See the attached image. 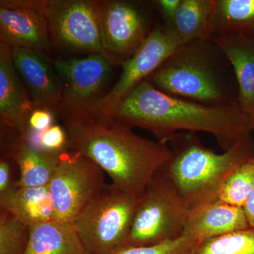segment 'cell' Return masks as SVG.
<instances>
[{"mask_svg": "<svg viewBox=\"0 0 254 254\" xmlns=\"http://www.w3.org/2000/svg\"><path fill=\"white\" fill-rule=\"evenodd\" d=\"M59 117L67 133V149L91 160L113 186L137 198L173 154L168 144L138 136L112 117L90 110Z\"/></svg>", "mask_w": 254, "mask_h": 254, "instance_id": "6da1fadb", "label": "cell"}, {"mask_svg": "<svg viewBox=\"0 0 254 254\" xmlns=\"http://www.w3.org/2000/svg\"><path fill=\"white\" fill-rule=\"evenodd\" d=\"M213 40L233 68L238 85L239 105L254 119V39L224 35Z\"/></svg>", "mask_w": 254, "mask_h": 254, "instance_id": "e0dca14e", "label": "cell"}, {"mask_svg": "<svg viewBox=\"0 0 254 254\" xmlns=\"http://www.w3.org/2000/svg\"><path fill=\"white\" fill-rule=\"evenodd\" d=\"M47 17L52 41L58 46L105 56L99 1L48 0Z\"/></svg>", "mask_w": 254, "mask_h": 254, "instance_id": "30bf717a", "label": "cell"}, {"mask_svg": "<svg viewBox=\"0 0 254 254\" xmlns=\"http://www.w3.org/2000/svg\"><path fill=\"white\" fill-rule=\"evenodd\" d=\"M168 145L173 154L164 169L190 208L216 200L232 172L254 154L252 135L222 153L206 148L195 132H178Z\"/></svg>", "mask_w": 254, "mask_h": 254, "instance_id": "277c9868", "label": "cell"}, {"mask_svg": "<svg viewBox=\"0 0 254 254\" xmlns=\"http://www.w3.org/2000/svg\"><path fill=\"white\" fill-rule=\"evenodd\" d=\"M106 185L104 171L98 165L79 153L63 152L48 185L56 220L73 223Z\"/></svg>", "mask_w": 254, "mask_h": 254, "instance_id": "52a82bcc", "label": "cell"}, {"mask_svg": "<svg viewBox=\"0 0 254 254\" xmlns=\"http://www.w3.org/2000/svg\"><path fill=\"white\" fill-rule=\"evenodd\" d=\"M190 209L163 167L138 199L125 246L157 245L182 237Z\"/></svg>", "mask_w": 254, "mask_h": 254, "instance_id": "5b68a950", "label": "cell"}, {"mask_svg": "<svg viewBox=\"0 0 254 254\" xmlns=\"http://www.w3.org/2000/svg\"><path fill=\"white\" fill-rule=\"evenodd\" d=\"M147 81L163 93L200 104L239 105L233 68L213 39L182 45Z\"/></svg>", "mask_w": 254, "mask_h": 254, "instance_id": "3957f363", "label": "cell"}, {"mask_svg": "<svg viewBox=\"0 0 254 254\" xmlns=\"http://www.w3.org/2000/svg\"><path fill=\"white\" fill-rule=\"evenodd\" d=\"M13 159L7 153L1 152L0 158V204L6 201L17 190L18 180L14 177Z\"/></svg>", "mask_w": 254, "mask_h": 254, "instance_id": "4316f807", "label": "cell"}, {"mask_svg": "<svg viewBox=\"0 0 254 254\" xmlns=\"http://www.w3.org/2000/svg\"><path fill=\"white\" fill-rule=\"evenodd\" d=\"M30 141L42 148L52 151L63 152L68 150L67 133L63 127L55 124Z\"/></svg>", "mask_w": 254, "mask_h": 254, "instance_id": "484cf974", "label": "cell"}, {"mask_svg": "<svg viewBox=\"0 0 254 254\" xmlns=\"http://www.w3.org/2000/svg\"><path fill=\"white\" fill-rule=\"evenodd\" d=\"M24 254H90L73 223L43 222L30 227V236Z\"/></svg>", "mask_w": 254, "mask_h": 254, "instance_id": "ac0fdd59", "label": "cell"}, {"mask_svg": "<svg viewBox=\"0 0 254 254\" xmlns=\"http://www.w3.org/2000/svg\"><path fill=\"white\" fill-rule=\"evenodd\" d=\"M110 117L131 128L151 132L163 144H168L178 132H205L215 137L224 151L254 131V119L240 105L208 106L182 99L159 91L147 80Z\"/></svg>", "mask_w": 254, "mask_h": 254, "instance_id": "7a4b0ae2", "label": "cell"}, {"mask_svg": "<svg viewBox=\"0 0 254 254\" xmlns=\"http://www.w3.org/2000/svg\"><path fill=\"white\" fill-rule=\"evenodd\" d=\"M181 1L182 0H157L154 4L162 15L163 21L171 24Z\"/></svg>", "mask_w": 254, "mask_h": 254, "instance_id": "f1b7e54d", "label": "cell"}, {"mask_svg": "<svg viewBox=\"0 0 254 254\" xmlns=\"http://www.w3.org/2000/svg\"><path fill=\"white\" fill-rule=\"evenodd\" d=\"M29 236L30 227L0 210V254H24Z\"/></svg>", "mask_w": 254, "mask_h": 254, "instance_id": "cb8c5ba5", "label": "cell"}, {"mask_svg": "<svg viewBox=\"0 0 254 254\" xmlns=\"http://www.w3.org/2000/svg\"><path fill=\"white\" fill-rule=\"evenodd\" d=\"M182 254H254V229L196 242Z\"/></svg>", "mask_w": 254, "mask_h": 254, "instance_id": "7402d4cb", "label": "cell"}, {"mask_svg": "<svg viewBox=\"0 0 254 254\" xmlns=\"http://www.w3.org/2000/svg\"><path fill=\"white\" fill-rule=\"evenodd\" d=\"M48 0H1L0 40L12 48L42 55L51 48L47 17Z\"/></svg>", "mask_w": 254, "mask_h": 254, "instance_id": "7c38bea8", "label": "cell"}, {"mask_svg": "<svg viewBox=\"0 0 254 254\" xmlns=\"http://www.w3.org/2000/svg\"><path fill=\"white\" fill-rule=\"evenodd\" d=\"M249 227L243 208L215 200L190 209L183 235L196 243Z\"/></svg>", "mask_w": 254, "mask_h": 254, "instance_id": "2e32d148", "label": "cell"}, {"mask_svg": "<svg viewBox=\"0 0 254 254\" xmlns=\"http://www.w3.org/2000/svg\"><path fill=\"white\" fill-rule=\"evenodd\" d=\"M138 199L107 185L78 214L75 228L90 254H112L126 245Z\"/></svg>", "mask_w": 254, "mask_h": 254, "instance_id": "8992f818", "label": "cell"}, {"mask_svg": "<svg viewBox=\"0 0 254 254\" xmlns=\"http://www.w3.org/2000/svg\"><path fill=\"white\" fill-rule=\"evenodd\" d=\"M243 209L245 210L249 225L251 228L254 229V190H252Z\"/></svg>", "mask_w": 254, "mask_h": 254, "instance_id": "f546056e", "label": "cell"}, {"mask_svg": "<svg viewBox=\"0 0 254 254\" xmlns=\"http://www.w3.org/2000/svg\"><path fill=\"white\" fill-rule=\"evenodd\" d=\"M99 15L105 56L114 66L131 59L158 24L140 1H99Z\"/></svg>", "mask_w": 254, "mask_h": 254, "instance_id": "ba28073f", "label": "cell"}, {"mask_svg": "<svg viewBox=\"0 0 254 254\" xmlns=\"http://www.w3.org/2000/svg\"><path fill=\"white\" fill-rule=\"evenodd\" d=\"M55 114L50 110L36 108L28 119L27 134L24 138L32 139L54 125Z\"/></svg>", "mask_w": 254, "mask_h": 254, "instance_id": "83f0119b", "label": "cell"}, {"mask_svg": "<svg viewBox=\"0 0 254 254\" xmlns=\"http://www.w3.org/2000/svg\"><path fill=\"white\" fill-rule=\"evenodd\" d=\"M12 58L36 108L50 110L56 115L63 97V85L53 63L46 55L23 48H12Z\"/></svg>", "mask_w": 254, "mask_h": 254, "instance_id": "5bb4252c", "label": "cell"}, {"mask_svg": "<svg viewBox=\"0 0 254 254\" xmlns=\"http://www.w3.org/2000/svg\"><path fill=\"white\" fill-rule=\"evenodd\" d=\"M254 190V154L232 172L216 200L243 208Z\"/></svg>", "mask_w": 254, "mask_h": 254, "instance_id": "603a6c76", "label": "cell"}, {"mask_svg": "<svg viewBox=\"0 0 254 254\" xmlns=\"http://www.w3.org/2000/svg\"><path fill=\"white\" fill-rule=\"evenodd\" d=\"M0 210L12 214L28 227L56 220L49 187H18L0 204Z\"/></svg>", "mask_w": 254, "mask_h": 254, "instance_id": "d6986e66", "label": "cell"}, {"mask_svg": "<svg viewBox=\"0 0 254 254\" xmlns=\"http://www.w3.org/2000/svg\"><path fill=\"white\" fill-rule=\"evenodd\" d=\"M193 241L185 235L175 240L149 246H125L112 254H182Z\"/></svg>", "mask_w": 254, "mask_h": 254, "instance_id": "d4e9b609", "label": "cell"}, {"mask_svg": "<svg viewBox=\"0 0 254 254\" xmlns=\"http://www.w3.org/2000/svg\"><path fill=\"white\" fill-rule=\"evenodd\" d=\"M63 85V97L56 115L86 111L103 96L114 65L103 55L58 59L53 62Z\"/></svg>", "mask_w": 254, "mask_h": 254, "instance_id": "8fae6325", "label": "cell"}, {"mask_svg": "<svg viewBox=\"0 0 254 254\" xmlns=\"http://www.w3.org/2000/svg\"><path fill=\"white\" fill-rule=\"evenodd\" d=\"M213 37L238 35L254 39V0H213Z\"/></svg>", "mask_w": 254, "mask_h": 254, "instance_id": "44dd1931", "label": "cell"}, {"mask_svg": "<svg viewBox=\"0 0 254 254\" xmlns=\"http://www.w3.org/2000/svg\"><path fill=\"white\" fill-rule=\"evenodd\" d=\"M213 0H182L171 25L182 44L213 39Z\"/></svg>", "mask_w": 254, "mask_h": 254, "instance_id": "ffe728a7", "label": "cell"}, {"mask_svg": "<svg viewBox=\"0 0 254 254\" xmlns=\"http://www.w3.org/2000/svg\"><path fill=\"white\" fill-rule=\"evenodd\" d=\"M1 152L11 157L19 170L18 187L48 186L63 152L33 144L17 132L1 127Z\"/></svg>", "mask_w": 254, "mask_h": 254, "instance_id": "4fadbf2b", "label": "cell"}, {"mask_svg": "<svg viewBox=\"0 0 254 254\" xmlns=\"http://www.w3.org/2000/svg\"><path fill=\"white\" fill-rule=\"evenodd\" d=\"M36 109L16 71L12 48L0 42V121L1 127L27 134L28 119Z\"/></svg>", "mask_w": 254, "mask_h": 254, "instance_id": "9a60e30c", "label": "cell"}, {"mask_svg": "<svg viewBox=\"0 0 254 254\" xmlns=\"http://www.w3.org/2000/svg\"><path fill=\"white\" fill-rule=\"evenodd\" d=\"M181 46L172 25L163 20L158 23L131 59L122 66L123 71L115 86L88 110L111 116L127 95L148 79Z\"/></svg>", "mask_w": 254, "mask_h": 254, "instance_id": "9c48e42d", "label": "cell"}]
</instances>
